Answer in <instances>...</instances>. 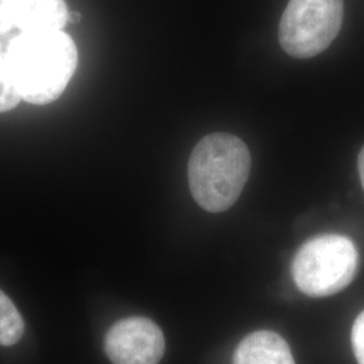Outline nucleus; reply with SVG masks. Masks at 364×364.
Segmentation results:
<instances>
[{
  "label": "nucleus",
  "instance_id": "nucleus-1",
  "mask_svg": "<svg viewBox=\"0 0 364 364\" xmlns=\"http://www.w3.org/2000/svg\"><path fill=\"white\" fill-rule=\"evenodd\" d=\"M4 57L22 99L34 105L58 100L78 64L77 46L64 30L19 33L9 41Z\"/></svg>",
  "mask_w": 364,
  "mask_h": 364
},
{
  "label": "nucleus",
  "instance_id": "nucleus-2",
  "mask_svg": "<svg viewBox=\"0 0 364 364\" xmlns=\"http://www.w3.org/2000/svg\"><path fill=\"white\" fill-rule=\"evenodd\" d=\"M251 170L247 144L232 134L215 132L196 144L188 181L196 203L205 210H228L242 195Z\"/></svg>",
  "mask_w": 364,
  "mask_h": 364
},
{
  "label": "nucleus",
  "instance_id": "nucleus-3",
  "mask_svg": "<svg viewBox=\"0 0 364 364\" xmlns=\"http://www.w3.org/2000/svg\"><path fill=\"white\" fill-rule=\"evenodd\" d=\"M359 266L351 239L321 235L304 243L291 263L294 284L309 297H328L348 287Z\"/></svg>",
  "mask_w": 364,
  "mask_h": 364
},
{
  "label": "nucleus",
  "instance_id": "nucleus-4",
  "mask_svg": "<svg viewBox=\"0 0 364 364\" xmlns=\"http://www.w3.org/2000/svg\"><path fill=\"white\" fill-rule=\"evenodd\" d=\"M343 18L344 0H290L279 22L281 48L294 58L316 57L338 37Z\"/></svg>",
  "mask_w": 364,
  "mask_h": 364
},
{
  "label": "nucleus",
  "instance_id": "nucleus-5",
  "mask_svg": "<svg viewBox=\"0 0 364 364\" xmlns=\"http://www.w3.org/2000/svg\"><path fill=\"white\" fill-rule=\"evenodd\" d=\"M105 348L112 364H158L165 352V338L153 320L135 316L109 328Z\"/></svg>",
  "mask_w": 364,
  "mask_h": 364
},
{
  "label": "nucleus",
  "instance_id": "nucleus-6",
  "mask_svg": "<svg viewBox=\"0 0 364 364\" xmlns=\"http://www.w3.org/2000/svg\"><path fill=\"white\" fill-rule=\"evenodd\" d=\"M14 27L19 33L64 30L68 23L65 0H9Z\"/></svg>",
  "mask_w": 364,
  "mask_h": 364
},
{
  "label": "nucleus",
  "instance_id": "nucleus-7",
  "mask_svg": "<svg viewBox=\"0 0 364 364\" xmlns=\"http://www.w3.org/2000/svg\"><path fill=\"white\" fill-rule=\"evenodd\" d=\"M234 364H296L290 347L278 333L258 331L236 347Z\"/></svg>",
  "mask_w": 364,
  "mask_h": 364
},
{
  "label": "nucleus",
  "instance_id": "nucleus-8",
  "mask_svg": "<svg viewBox=\"0 0 364 364\" xmlns=\"http://www.w3.org/2000/svg\"><path fill=\"white\" fill-rule=\"evenodd\" d=\"M25 331V323L13 301L0 290V346L16 344Z\"/></svg>",
  "mask_w": 364,
  "mask_h": 364
},
{
  "label": "nucleus",
  "instance_id": "nucleus-9",
  "mask_svg": "<svg viewBox=\"0 0 364 364\" xmlns=\"http://www.w3.org/2000/svg\"><path fill=\"white\" fill-rule=\"evenodd\" d=\"M22 95L7 65L6 57L0 60V114L9 112L21 103Z\"/></svg>",
  "mask_w": 364,
  "mask_h": 364
},
{
  "label": "nucleus",
  "instance_id": "nucleus-10",
  "mask_svg": "<svg viewBox=\"0 0 364 364\" xmlns=\"http://www.w3.org/2000/svg\"><path fill=\"white\" fill-rule=\"evenodd\" d=\"M352 348L358 364H364V311L360 313L352 326Z\"/></svg>",
  "mask_w": 364,
  "mask_h": 364
},
{
  "label": "nucleus",
  "instance_id": "nucleus-11",
  "mask_svg": "<svg viewBox=\"0 0 364 364\" xmlns=\"http://www.w3.org/2000/svg\"><path fill=\"white\" fill-rule=\"evenodd\" d=\"M14 28L10 3L9 0H0V38L9 36Z\"/></svg>",
  "mask_w": 364,
  "mask_h": 364
},
{
  "label": "nucleus",
  "instance_id": "nucleus-12",
  "mask_svg": "<svg viewBox=\"0 0 364 364\" xmlns=\"http://www.w3.org/2000/svg\"><path fill=\"white\" fill-rule=\"evenodd\" d=\"M358 171H359V177H360V182H362L364 189V146L358 156Z\"/></svg>",
  "mask_w": 364,
  "mask_h": 364
},
{
  "label": "nucleus",
  "instance_id": "nucleus-13",
  "mask_svg": "<svg viewBox=\"0 0 364 364\" xmlns=\"http://www.w3.org/2000/svg\"><path fill=\"white\" fill-rule=\"evenodd\" d=\"M80 19H81V15L77 11L76 13H70L69 16H68V22H72V23H78Z\"/></svg>",
  "mask_w": 364,
  "mask_h": 364
},
{
  "label": "nucleus",
  "instance_id": "nucleus-14",
  "mask_svg": "<svg viewBox=\"0 0 364 364\" xmlns=\"http://www.w3.org/2000/svg\"><path fill=\"white\" fill-rule=\"evenodd\" d=\"M4 57V49H3V46H1V42H0V60Z\"/></svg>",
  "mask_w": 364,
  "mask_h": 364
}]
</instances>
